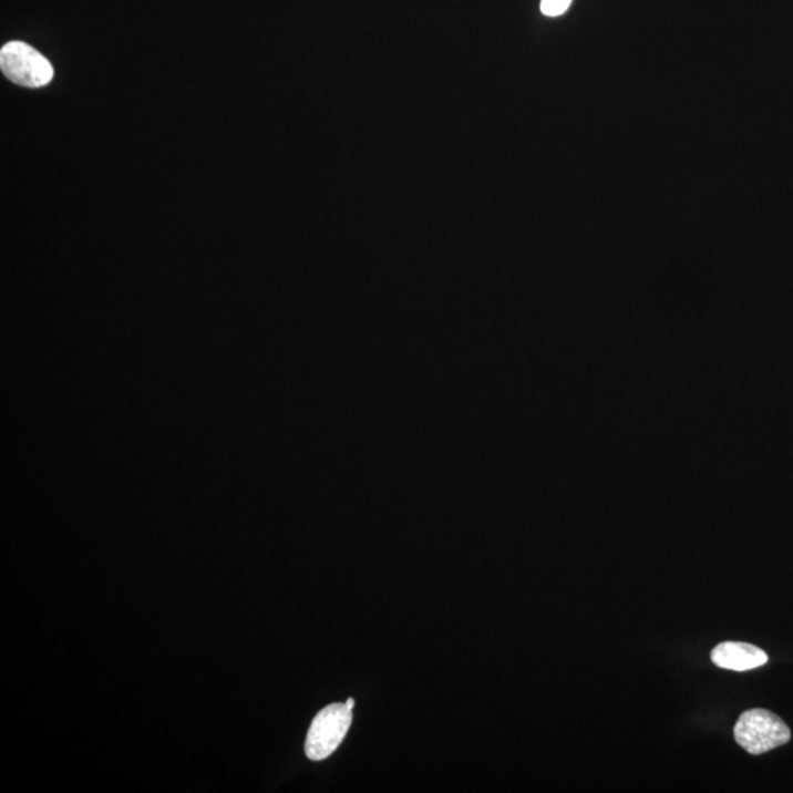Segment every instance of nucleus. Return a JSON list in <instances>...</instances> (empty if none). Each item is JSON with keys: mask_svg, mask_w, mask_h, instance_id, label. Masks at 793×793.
Listing matches in <instances>:
<instances>
[{"mask_svg": "<svg viewBox=\"0 0 793 793\" xmlns=\"http://www.w3.org/2000/svg\"><path fill=\"white\" fill-rule=\"evenodd\" d=\"M734 739L752 755L765 754L791 741V730L779 715L763 709L748 710L734 727Z\"/></svg>", "mask_w": 793, "mask_h": 793, "instance_id": "obj_1", "label": "nucleus"}, {"mask_svg": "<svg viewBox=\"0 0 793 793\" xmlns=\"http://www.w3.org/2000/svg\"><path fill=\"white\" fill-rule=\"evenodd\" d=\"M353 720V711L346 704H331L319 711L310 724L305 751L309 760L322 761L332 755L344 741Z\"/></svg>", "mask_w": 793, "mask_h": 793, "instance_id": "obj_2", "label": "nucleus"}, {"mask_svg": "<svg viewBox=\"0 0 793 793\" xmlns=\"http://www.w3.org/2000/svg\"><path fill=\"white\" fill-rule=\"evenodd\" d=\"M0 68L9 81L24 87H43L53 79L51 62L34 48L22 42L4 44L0 52Z\"/></svg>", "mask_w": 793, "mask_h": 793, "instance_id": "obj_3", "label": "nucleus"}, {"mask_svg": "<svg viewBox=\"0 0 793 793\" xmlns=\"http://www.w3.org/2000/svg\"><path fill=\"white\" fill-rule=\"evenodd\" d=\"M711 661L720 669L746 671L764 666L768 655L761 648L745 642H723L711 651Z\"/></svg>", "mask_w": 793, "mask_h": 793, "instance_id": "obj_4", "label": "nucleus"}, {"mask_svg": "<svg viewBox=\"0 0 793 793\" xmlns=\"http://www.w3.org/2000/svg\"><path fill=\"white\" fill-rule=\"evenodd\" d=\"M571 0H543L540 11L547 17L563 16L569 9Z\"/></svg>", "mask_w": 793, "mask_h": 793, "instance_id": "obj_5", "label": "nucleus"}, {"mask_svg": "<svg viewBox=\"0 0 793 793\" xmlns=\"http://www.w3.org/2000/svg\"><path fill=\"white\" fill-rule=\"evenodd\" d=\"M346 706L349 707V709H350L351 711H353V709H354V698H349V700H347V702H346Z\"/></svg>", "mask_w": 793, "mask_h": 793, "instance_id": "obj_6", "label": "nucleus"}]
</instances>
